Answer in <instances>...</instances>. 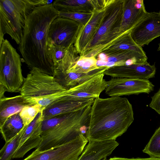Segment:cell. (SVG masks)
<instances>
[{
    "label": "cell",
    "mask_w": 160,
    "mask_h": 160,
    "mask_svg": "<svg viewBox=\"0 0 160 160\" xmlns=\"http://www.w3.org/2000/svg\"><path fill=\"white\" fill-rule=\"evenodd\" d=\"M58 12L52 3L36 7L28 17L18 50L22 61L30 69L36 68L53 76L55 67L48 42V31Z\"/></svg>",
    "instance_id": "1"
},
{
    "label": "cell",
    "mask_w": 160,
    "mask_h": 160,
    "mask_svg": "<svg viewBox=\"0 0 160 160\" xmlns=\"http://www.w3.org/2000/svg\"><path fill=\"white\" fill-rule=\"evenodd\" d=\"M134 120L132 106L127 98H95L86 136L88 140H116L126 132Z\"/></svg>",
    "instance_id": "2"
},
{
    "label": "cell",
    "mask_w": 160,
    "mask_h": 160,
    "mask_svg": "<svg viewBox=\"0 0 160 160\" xmlns=\"http://www.w3.org/2000/svg\"><path fill=\"white\" fill-rule=\"evenodd\" d=\"M92 104L78 110L56 116L42 122L41 142L36 149L44 151L68 142L88 128Z\"/></svg>",
    "instance_id": "3"
},
{
    "label": "cell",
    "mask_w": 160,
    "mask_h": 160,
    "mask_svg": "<svg viewBox=\"0 0 160 160\" xmlns=\"http://www.w3.org/2000/svg\"><path fill=\"white\" fill-rule=\"evenodd\" d=\"M67 90L59 84L53 76L33 68L24 78L19 92L30 104H37L45 108L65 96Z\"/></svg>",
    "instance_id": "4"
},
{
    "label": "cell",
    "mask_w": 160,
    "mask_h": 160,
    "mask_svg": "<svg viewBox=\"0 0 160 160\" xmlns=\"http://www.w3.org/2000/svg\"><path fill=\"white\" fill-rule=\"evenodd\" d=\"M35 7L31 0H0V45L5 34L19 44L27 19Z\"/></svg>",
    "instance_id": "5"
},
{
    "label": "cell",
    "mask_w": 160,
    "mask_h": 160,
    "mask_svg": "<svg viewBox=\"0 0 160 160\" xmlns=\"http://www.w3.org/2000/svg\"><path fill=\"white\" fill-rule=\"evenodd\" d=\"M22 59L9 42L5 39L0 45V85L6 92L19 91L24 78Z\"/></svg>",
    "instance_id": "6"
},
{
    "label": "cell",
    "mask_w": 160,
    "mask_h": 160,
    "mask_svg": "<svg viewBox=\"0 0 160 160\" xmlns=\"http://www.w3.org/2000/svg\"><path fill=\"white\" fill-rule=\"evenodd\" d=\"M124 3V0H114L110 6L105 19L97 33L82 56L88 51L91 54L95 53L121 34H119V31Z\"/></svg>",
    "instance_id": "7"
},
{
    "label": "cell",
    "mask_w": 160,
    "mask_h": 160,
    "mask_svg": "<svg viewBox=\"0 0 160 160\" xmlns=\"http://www.w3.org/2000/svg\"><path fill=\"white\" fill-rule=\"evenodd\" d=\"M88 142L86 136L81 134L62 145L44 151L36 149L22 160H76Z\"/></svg>",
    "instance_id": "8"
},
{
    "label": "cell",
    "mask_w": 160,
    "mask_h": 160,
    "mask_svg": "<svg viewBox=\"0 0 160 160\" xmlns=\"http://www.w3.org/2000/svg\"><path fill=\"white\" fill-rule=\"evenodd\" d=\"M82 26L74 21L58 17L53 21L49 27V44L68 48L75 43Z\"/></svg>",
    "instance_id": "9"
},
{
    "label": "cell",
    "mask_w": 160,
    "mask_h": 160,
    "mask_svg": "<svg viewBox=\"0 0 160 160\" xmlns=\"http://www.w3.org/2000/svg\"><path fill=\"white\" fill-rule=\"evenodd\" d=\"M154 85L149 80L128 78H112L107 81L106 94L111 97L149 94Z\"/></svg>",
    "instance_id": "10"
},
{
    "label": "cell",
    "mask_w": 160,
    "mask_h": 160,
    "mask_svg": "<svg viewBox=\"0 0 160 160\" xmlns=\"http://www.w3.org/2000/svg\"><path fill=\"white\" fill-rule=\"evenodd\" d=\"M114 0H106L103 6L93 12L88 23L82 26L74 44L80 57L96 35Z\"/></svg>",
    "instance_id": "11"
},
{
    "label": "cell",
    "mask_w": 160,
    "mask_h": 160,
    "mask_svg": "<svg viewBox=\"0 0 160 160\" xmlns=\"http://www.w3.org/2000/svg\"><path fill=\"white\" fill-rule=\"evenodd\" d=\"M104 75L103 73L99 74L68 89L66 96L61 98L67 100L81 101L99 98L107 85V81L104 78Z\"/></svg>",
    "instance_id": "12"
},
{
    "label": "cell",
    "mask_w": 160,
    "mask_h": 160,
    "mask_svg": "<svg viewBox=\"0 0 160 160\" xmlns=\"http://www.w3.org/2000/svg\"><path fill=\"white\" fill-rule=\"evenodd\" d=\"M133 40L139 46L148 45L160 36V13L153 12L148 14L131 31Z\"/></svg>",
    "instance_id": "13"
},
{
    "label": "cell",
    "mask_w": 160,
    "mask_h": 160,
    "mask_svg": "<svg viewBox=\"0 0 160 160\" xmlns=\"http://www.w3.org/2000/svg\"><path fill=\"white\" fill-rule=\"evenodd\" d=\"M43 110L28 125L24 126V129L19 146L12 159L23 158L28 152L33 148H37L40 144L42 123L43 120Z\"/></svg>",
    "instance_id": "14"
},
{
    "label": "cell",
    "mask_w": 160,
    "mask_h": 160,
    "mask_svg": "<svg viewBox=\"0 0 160 160\" xmlns=\"http://www.w3.org/2000/svg\"><path fill=\"white\" fill-rule=\"evenodd\" d=\"M148 13L143 0H124L119 34L131 32Z\"/></svg>",
    "instance_id": "15"
},
{
    "label": "cell",
    "mask_w": 160,
    "mask_h": 160,
    "mask_svg": "<svg viewBox=\"0 0 160 160\" xmlns=\"http://www.w3.org/2000/svg\"><path fill=\"white\" fill-rule=\"evenodd\" d=\"M155 64H134L109 68L103 73L112 78H138L148 80L155 77Z\"/></svg>",
    "instance_id": "16"
},
{
    "label": "cell",
    "mask_w": 160,
    "mask_h": 160,
    "mask_svg": "<svg viewBox=\"0 0 160 160\" xmlns=\"http://www.w3.org/2000/svg\"><path fill=\"white\" fill-rule=\"evenodd\" d=\"M94 99L92 98L81 101H75L65 100L61 98L44 108L42 111L43 120L59 115L67 114L80 110L92 104Z\"/></svg>",
    "instance_id": "17"
},
{
    "label": "cell",
    "mask_w": 160,
    "mask_h": 160,
    "mask_svg": "<svg viewBox=\"0 0 160 160\" xmlns=\"http://www.w3.org/2000/svg\"><path fill=\"white\" fill-rule=\"evenodd\" d=\"M119 144L116 140L103 141L89 140L76 160H100L110 155Z\"/></svg>",
    "instance_id": "18"
},
{
    "label": "cell",
    "mask_w": 160,
    "mask_h": 160,
    "mask_svg": "<svg viewBox=\"0 0 160 160\" xmlns=\"http://www.w3.org/2000/svg\"><path fill=\"white\" fill-rule=\"evenodd\" d=\"M105 0H55L52 3L58 12H92L104 5Z\"/></svg>",
    "instance_id": "19"
},
{
    "label": "cell",
    "mask_w": 160,
    "mask_h": 160,
    "mask_svg": "<svg viewBox=\"0 0 160 160\" xmlns=\"http://www.w3.org/2000/svg\"><path fill=\"white\" fill-rule=\"evenodd\" d=\"M131 32L121 34L106 44L100 50V53H103L107 57L122 51L130 50L146 55L142 47L138 45L132 38Z\"/></svg>",
    "instance_id": "20"
},
{
    "label": "cell",
    "mask_w": 160,
    "mask_h": 160,
    "mask_svg": "<svg viewBox=\"0 0 160 160\" xmlns=\"http://www.w3.org/2000/svg\"><path fill=\"white\" fill-rule=\"evenodd\" d=\"M109 68L102 67L87 73H67L55 69L53 77L60 85L67 89L79 84L99 74L103 73Z\"/></svg>",
    "instance_id": "21"
},
{
    "label": "cell",
    "mask_w": 160,
    "mask_h": 160,
    "mask_svg": "<svg viewBox=\"0 0 160 160\" xmlns=\"http://www.w3.org/2000/svg\"><path fill=\"white\" fill-rule=\"evenodd\" d=\"M29 105H31L21 95L0 98V127L8 118L19 113L23 108Z\"/></svg>",
    "instance_id": "22"
},
{
    "label": "cell",
    "mask_w": 160,
    "mask_h": 160,
    "mask_svg": "<svg viewBox=\"0 0 160 160\" xmlns=\"http://www.w3.org/2000/svg\"><path fill=\"white\" fill-rule=\"evenodd\" d=\"M24 126L19 113L8 118L4 124L0 127V131L5 142L18 134Z\"/></svg>",
    "instance_id": "23"
},
{
    "label": "cell",
    "mask_w": 160,
    "mask_h": 160,
    "mask_svg": "<svg viewBox=\"0 0 160 160\" xmlns=\"http://www.w3.org/2000/svg\"><path fill=\"white\" fill-rule=\"evenodd\" d=\"M97 60L95 57L80 56V58L74 62L65 72L88 73L102 67L97 66Z\"/></svg>",
    "instance_id": "24"
},
{
    "label": "cell",
    "mask_w": 160,
    "mask_h": 160,
    "mask_svg": "<svg viewBox=\"0 0 160 160\" xmlns=\"http://www.w3.org/2000/svg\"><path fill=\"white\" fill-rule=\"evenodd\" d=\"M147 58L146 55L133 51L127 50L107 57L105 62H111V67H113L125 65L126 61L132 58Z\"/></svg>",
    "instance_id": "25"
},
{
    "label": "cell",
    "mask_w": 160,
    "mask_h": 160,
    "mask_svg": "<svg viewBox=\"0 0 160 160\" xmlns=\"http://www.w3.org/2000/svg\"><path fill=\"white\" fill-rule=\"evenodd\" d=\"M24 129L23 126L15 136L6 142L0 151V160H11L18 149Z\"/></svg>",
    "instance_id": "26"
},
{
    "label": "cell",
    "mask_w": 160,
    "mask_h": 160,
    "mask_svg": "<svg viewBox=\"0 0 160 160\" xmlns=\"http://www.w3.org/2000/svg\"><path fill=\"white\" fill-rule=\"evenodd\" d=\"M142 151L150 157L160 159V126L156 130Z\"/></svg>",
    "instance_id": "27"
},
{
    "label": "cell",
    "mask_w": 160,
    "mask_h": 160,
    "mask_svg": "<svg viewBox=\"0 0 160 160\" xmlns=\"http://www.w3.org/2000/svg\"><path fill=\"white\" fill-rule=\"evenodd\" d=\"M45 108L37 104L29 105L23 108L19 114L24 126L28 125Z\"/></svg>",
    "instance_id": "28"
},
{
    "label": "cell",
    "mask_w": 160,
    "mask_h": 160,
    "mask_svg": "<svg viewBox=\"0 0 160 160\" xmlns=\"http://www.w3.org/2000/svg\"><path fill=\"white\" fill-rule=\"evenodd\" d=\"M58 17L68 18L76 21L82 26L86 24L91 18L93 12L83 13L73 12H58Z\"/></svg>",
    "instance_id": "29"
},
{
    "label": "cell",
    "mask_w": 160,
    "mask_h": 160,
    "mask_svg": "<svg viewBox=\"0 0 160 160\" xmlns=\"http://www.w3.org/2000/svg\"><path fill=\"white\" fill-rule=\"evenodd\" d=\"M50 47L55 68L58 64L64 57L68 48L50 44Z\"/></svg>",
    "instance_id": "30"
},
{
    "label": "cell",
    "mask_w": 160,
    "mask_h": 160,
    "mask_svg": "<svg viewBox=\"0 0 160 160\" xmlns=\"http://www.w3.org/2000/svg\"><path fill=\"white\" fill-rule=\"evenodd\" d=\"M151 99L149 106L160 115V88L151 97Z\"/></svg>",
    "instance_id": "31"
},
{
    "label": "cell",
    "mask_w": 160,
    "mask_h": 160,
    "mask_svg": "<svg viewBox=\"0 0 160 160\" xmlns=\"http://www.w3.org/2000/svg\"><path fill=\"white\" fill-rule=\"evenodd\" d=\"M108 160H160V159L152 157L148 158H128L118 157H114L110 158Z\"/></svg>",
    "instance_id": "32"
},
{
    "label": "cell",
    "mask_w": 160,
    "mask_h": 160,
    "mask_svg": "<svg viewBox=\"0 0 160 160\" xmlns=\"http://www.w3.org/2000/svg\"><path fill=\"white\" fill-rule=\"evenodd\" d=\"M54 1L52 0H31L33 4L35 7H39L52 4Z\"/></svg>",
    "instance_id": "33"
},
{
    "label": "cell",
    "mask_w": 160,
    "mask_h": 160,
    "mask_svg": "<svg viewBox=\"0 0 160 160\" xmlns=\"http://www.w3.org/2000/svg\"><path fill=\"white\" fill-rule=\"evenodd\" d=\"M6 92L5 89L1 85H0V98L5 97L4 93Z\"/></svg>",
    "instance_id": "34"
},
{
    "label": "cell",
    "mask_w": 160,
    "mask_h": 160,
    "mask_svg": "<svg viewBox=\"0 0 160 160\" xmlns=\"http://www.w3.org/2000/svg\"><path fill=\"white\" fill-rule=\"evenodd\" d=\"M158 51H160V42L158 44V47L157 49Z\"/></svg>",
    "instance_id": "35"
},
{
    "label": "cell",
    "mask_w": 160,
    "mask_h": 160,
    "mask_svg": "<svg viewBox=\"0 0 160 160\" xmlns=\"http://www.w3.org/2000/svg\"><path fill=\"white\" fill-rule=\"evenodd\" d=\"M100 160H107V158H104Z\"/></svg>",
    "instance_id": "36"
},
{
    "label": "cell",
    "mask_w": 160,
    "mask_h": 160,
    "mask_svg": "<svg viewBox=\"0 0 160 160\" xmlns=\"http://www.w3.org/2000/svg\"><path fill=\"white\" fill-rule=\"evenodd\" d=\"M159 13H160V10L159 11Z\"/></svg>",
    "instance_id": "37"
}]
</instances>
